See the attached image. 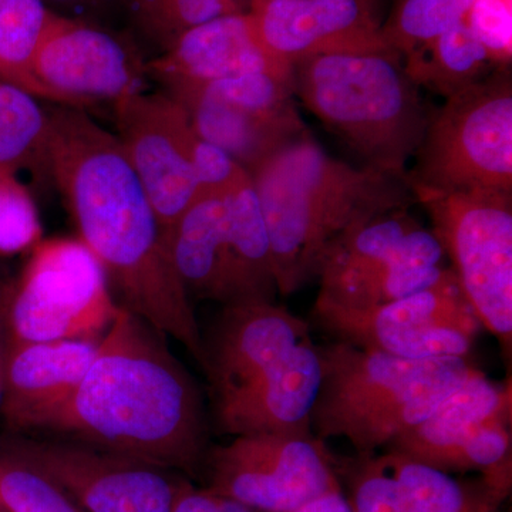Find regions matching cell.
I'll return each instance as SVG.
<instances>
[{
	"mask_svg": "<svg viewBox=\"0 0 512 512\" xmlns=\"http://www.w3.org/2000/svg\"><path fill=\"white\" fill-rule=\"evenodd\" d=\"M47 175L69 208L80 241L96 256L123 308L202 365L204 343L175 269L160 218L119 140L77 107L49 110Z\"/></svg>",
	"mask_w": 512,
	"mask_h": 512,
	"instance_id": "6da1fadb",
	"label": "cell"
},
{
	"mask_svg": "<svg viewBox=\"0 0 512 512\" xmlns=\"http://www.w3.org/2000/svg\"><path fill=\"white\" fill-rule=\"evenodd\" d=\"M165 339L119 306L86 375L36 430L194 473L207 456L204 402Z\"/></svg>",
	"mask_w": 512,
	"mask_h": 512,
	"instance_id": "7a4b0ae2",
	"label": "cell"
},
{
	"mask_svg": "<svg viewBox=\"0 0 512 512\" xmlns=\"http://www.w3.org/2000/svg\"><path fill=\"white\" fill-rule=\"evenodd\" d=\"M188 295L224 305L274 302L271 245L254 184L204 195L165 234Z\"/></svg>",
	"mask_w": 512,
	"mask_h": 512,
	"instance_id": "52a82bcc",
	"label": "cell"
},
{
	"mask_svg": "<svg viewBox=\"0 0 512 512\" xmlns=\"http://www.w3.org/2000/svg\"><path fill=\"white\" fill-rule=\"evenodd\" d=\"M264 215L276 288L292 295L336 242L384 212L409 207L407 175L356 168L329 156L311 133L275 151L251 173Z\"/></svg>",
	"mask_w": 512,
	"mask_h": 512,
	"instance_id": "3957f363",
	"label": "cell"
},
{
	"mask_svg": "<svg viewBox=\"0 0 512 512\" xmlns=\"http://www.w3.org/2000/svg\"><path fill=\"white\" fill-rule=\"evenodd\" d=\"M52 9L45 0H0V80L49 101L32 74V60Z\"/></svg>",
	"mask_w": 512,
	"mask_h": 512,
	"instance_id": "484cf974",
	"label": "cell"
},
{
	"mask_svg": "<svg viewBox=\"0 0 512 512\" xmlns=\"http://www.w3.org/2000/svg\"><path fill=\"white\" fill-rule=\"evenodd\" d=\"M117 311L104 269L80 239H42L10 282L8 342L92 340Z\"/></svg>",
	"mask_w": 512,
	"mask_h": 512,
	"instance_id": "8fae6325",
	"label": "cell"
},
{
	"mask_svg": "<svg viewBox=\"0 0 512 512\" xmlns=\"http://www.w3.org/2000/svg\"><path fill=\"white\" fill-rule=\"evenodd\" d=\"M407 173L410 188L433 192L512 191V82L497 67L448 97L429 124Z\"/></svg>",
	"mask_w": 512,
	"mask_h": 512,
	"instance_id": "ba28073f",
	"label": "cell"
},
{
	"mask_svg": "<svg viewBox=\"0 0 512 512\" xmlns=\"http://www.w3.org/2000/svg\"><path fill=\"white\" fill-rule=\"evenodd\" d=\"M0 512H84L45 474L0 450Z\"/></svg>",
	"mask_w": 512,
	"mask_h": 512,
	"instance_id": "4316f807",
	"label": "cell"
},
{
	"mask_svg": "<svg viewBox=\"0 0 512 512\" xmlns=\"http://www.w3.org/2000/svg\"><path fill=\"white\" fill-rule=\"evenodd\" d=\"M461 20L448 0H397L382 30L389 46L403 57Z\"/></svg>",
	"mask_w": 512,
	"mask_h": 512,
	"instance_id": "83f0119b",
	"label": "cell"
},
{
	"mask_svg": "<svg viewBox=\"0 0 512 512\" xmlns=\"http://www.w3.org/2000/svg\"><path fill=\"white\" fill-rule=\"evenodd\" d=\"M50 113L22 87L0 80V171L47 174Z\"/></svg>",
	"mask_w": 512,
	"mask_h": 512,
	"instance_id": "cb8c5ba5",
	"label": "cell"
},
{
	"mask_svg": "<svg viewBox=\"0 0 512 512\" xmlns=\"http://www.w3.org/2000/svg\"><path fill=\"white\" fill-rule=\"evenodd\" d=\"M32 74L49 101L82 110L144 92L148 77L136 46L53 10L33 55Z\"/></svg>",
	"mask_w": 512,
	"mask_h": 512,
	"instance_id": "e0dca14e",
	"label": "cell"
},
{
	"mask_svg": "<svg viewBox=\"0 0 512 512\" xmlns=\"http://www.w3.org/2000/svg\"><path fill=\"white\" fill-rule=\"evenodd\" d=\"M292 89L365 167L407 175L430 114L404 72L402 55L384 50L309 57L293 64Z\"/></svg>",
	"mask_w": 512,
	"mask_h": 512,
	"instance_id": "8992f818",
	"label": "cell"
},
{
	"mask_svg": "<svg viewBox=\"0 0 512 512\" xmlns=\"http://www.w3.org/2000/svg\"><path fill=\"white\" fill-rule=\"evenodd\" d=\"M46 5L56 6L62 10L94 9L106 3L107 0H45Z\"/></svg>",
	"mask_w": 512,
	"mask_h": 512,
	"instance_id": "e575fe53",
	"label": "cell"
},
{
	"mask_svg": "<svg viewBox=\"0 0 512 512\" xmlns=\"http://www.w3.org/2000/svg\"><path fill=\"white\" fill-rule=\"evenodd\" d=\"M39 211L16 174L0 171V254L29 251L42 241Z\"/></svg>",
	"mask_w": 512,
	"mask_h": 512,
	"instance_id": "f1b7e54d",
	"label": "cell"
},
{
	"mask_svg": "<svg viewBox=\"0 0 512 512\" xmlns=\"http://www.w3.org/2000/svg\"><path fill=\"white\" fill-rule=\"evenodd\" d=\"M202 343L201 367L224 433L313 434L322 365L306 320L275 302L231 303Z\"/></svg>",
	"mask_w": 512,
	"mask_h": 512,
	"instance_id": "277c9868",
	"label": "cell"
},
{
	"mask_svg": "<svg viewBox=\"0 0 512 512\" xmlns=\"http://www.w3.org/2000/svg\"><path fill=\"white\" fill-rule=\"evenodd\" d=\"M367 2L373 3V5H376L377 0H367Z\"/></svg>",
	"mask_w": 512,
	"mask_h": 512,
	"instance_id": "d590c367",
	"label": "cell"
},
{
	"mask_svg": "<svg viewBox=\"0 0 512 512\" xmlns=\"http://www.w3.org/2000/svg\"><path fill=\"white\" fill-rule=\"evenodd\" d=\"M0 450L45 474L84 512H171L185 484L167 468L63 437L9 434Z\"/></svg>",
	"mask_w": 512,
	"mask_h": 512,
	"instance_id": "5bb4252c",
	"label": "cell"
},
{
	"mask_svg": "<svg viewBox=\"0 0 512 512\" xmlns=\"http://www.w3.org/2000/svg\"><path fill=\"white\" fill-rule=\"evenodd\" d=\"M313 316L340 342L406 359L467 357L481 328L456 275L366 309L343 308L316 298Z\"/></svg>",
	"mask_w": 512,
	"mask_h": 512,
	"instance_id": "4fadbf2b",
	"label": "cell"
},
{
	"mask_svg": "<svg viewBox=\"0 0 512 512\" xmlns=\"http://www.w3.org/2000/svg\"><path fill=\"white\" fill-rule=\"evenodd\" d=\"M429 211L457 284L480 325L512 345V198L500 190L412 191Z\"/></svg>",
	"mask_w": 512,
	"mask_h": 512,
	"instance_id": "9c48e42d",
	"label": "cell"
},
{
	"mask_svg": "<svg viewBox=\"0 0 512 512\" xmlns=\"http://www.w3.org/2000/svg\"><path fill=\"white\" fill-rule=\"evenodd\" d=\"M210 478V490L261 512H295L342 491L325 441L315 434L235 436L211 451Z\"/></svg>",
	"mask_w": 512,
	"mask_h": 512,
	"instance_id": "2e32d148",
	"label": "cell"
},
{
	"mask_svg": "<svg viewBox=\"0 0 512 512\" xmlns=\"http://www.w3.org/2000/svg\"><path fill=\"white\" fill-rule=\"evenodd\" d=\"M150 79L164 90L268 73L292 80V67L265 49L248 13L222 16L188 30L147 60Z\"/></svg>",
	"mask_w": 512,
	"mask_h": 512,
	"instance_id": "44dd1931",
	"label": "cell"
},
{
	"mask_svg": "<svg viewBox=\"0 0 512 512\" xmlns=\"http://www.w3.org/2000/svg\"><path fill=\"white\" fill-rule=\"evenodd\" d=\"M171 512H255L247 505L210 490H195L185 483Z\"/></svg>",
	"mask_w": 512,
	"mask_h": 512,
	"instance_id": "1f68e13d",
	"label": "cell"
},
{
	"mask_svg": "<svg viewBox=\"0 0 512 512\" xmlns=\"http://www.w3.org/2000/svg\"><path fill=\"white\" fill-rule=\"evenodd\" d=\"M318 350L322 379L312 433L348 440L359 456L392 444L481 372L467 357L406 359L340 340Z\"/></svg>",
	"mask_w": 512,
	"mask_h": 512,
	"instance_id": "5b68a950",
	"label": "cell"
},
{
	"mask_svg": "<svg viewBox=\"0 0 512 512\" xmlns=\"http://www.w3.org/2000/svg\"><path fill=\"white\" fill-rule=\"evenodd\" d=\"M348 501L353 512H497L501 504L481 481L460 483L394 448L359 456Z\"/></svg>",
	"mask_w": 512,
	"mask_h": 512,
	"instance_id": "ffe728a7",
	"label": "cell"
},
{
	"mask_svg": "<svg viewBox=\"0 0 512 512\" xmlns=\"http://www.w3.org/2000/svg\"><path fill=\"white\" fill-rule=\"evenodd\" d=\"M187 113L197 136L227 151L249 174L295 138L309 133L292 80L268 73L163 90Z\"/></svg>",
	"mask_w": 512,
	"mask_h": 512,
	"instance_id": "9a60e30c",
	"label": "cell"
},
{
	"mask_svg": "<svg viewBox=\"0 0 512 512\" xmlns=\"http://www.w3.org/2000/svg\"><path fill=\"white\" fill-rule=\"evenodd\" d=\"M466 23L495 66L508 67L512 57V0H476Z\"/></svg>",
	"mask_w": 512,
	"mask_h": 512,
	"instance_id": "f546056e",
	"label": "cell"
},
{
	"mask_svg": "<svg viewBox=\"0 0 512 512\" xmlns=\"http://www.w3.org/2000/svg\"><path fill=\"white\" fill-rule=\"evenodd\" d=\"M403 67L417 87L448 99L497 69L466 20L403 56Z\"/></svg>",
	"mask_w": 512,
	"mask_h": 512,
	"instance_id": "603a6c76",
	"label": "cell"
},
{
	"mask_svg": "<svg viewBox=\"0 0 512 512\" xmlns=\"http://www.w3.org/2000/svg\"><path fill=\"white\" fill-rule=\"evenodd\" d=\"M511 393L510 380L493 383L480 372L390 446L443 473L480 474L503 503L512 485Z\"/></svg>",
	"mask_w": 512,
	"mask_h": 512,
	"instance_id": "7c38bea8",
	"label": "cell"
},
{
	"mask_svg": "<svg viewBox=\"0 0 512 512\" xmlns=\"http://www.w3.org/2000/svg\"><path fill=\"white\" fill-rule=\"evenodd\" d=\"M295 512H353L342 491H333L309 501Z\"/></svg>",
	"mask_w": 512,
	"mask_h": 512,
	"instance_id": "d6a6232c",
	"label": "cell"
},
{
	"mask_svg": "<svg viewBox=\"0 0 512 512\" xmlns=\"http://www.w3.org/2000/svg\"><path fill=\"white\" fill-rule=\"evenodd\" d=\"M138 35L165 52L188 30L237 13H248L252 0H117ZM156 55V56H157Z\"/></svg>",
	"mask_w": 512,
	"mask_h": 512,
	"instance_id": "d4e9b609",
	"label": "cell"
},
{
	"mask_svg": "<svg viewBox=\"0 0 512 512\" xmlns=\"http://www.w3.org/2000/svg\"><path fill=\"white\" fill-rule=\"evenodd\" d=\"M443 256L409 207L384 212L333 245L320 266L318 299L352 309L396 301L454 276Z\"/></svg>",
	"mask_w": 512,
	"mask_h": 512,
	"instance_id": "30bf717a",
	"label": "cell"
},
{
	"mask_svg": "<svg viewBox=\"0 0 512 512\" xmlns=\"http://www.w3.org/2000/svg\"><path fill=\"white\" fill-rule=\"evenodd\" d=\"M249 16L265 49L291 67L309 57L393 50L367 0H252Z\"/></svg>",
	"mask_w": 512,
	"mask_h": 512,
	"instance_id": "d6986e66",
	"label": "cell"
},
{
	"mask_svg": "<svg viewBox=\"0 0 512 512\" xmlns=\"http://www.w3.org/2000/svg\"><path fill=\"white\" fill-rule=\"evenodd\" d=\"M113 109L117 140L167 234L200 197L192 168L194 128L164 92L131 94Z\"/></svg>",
	"mask_w": 512,
	"mask_h": 512,
	"instance_id": "ac0fdd59",
	"label": "cell"
},
{
	"mask_svg": "<svg viewBox=\"0 0 512 512\" xmlns=\"http://www.w3.org/2000/svg\"><path fill=\"white\" fill-rule=\"evenodd\" d=\"M97 342H8L0 413L12 429L35 431L73 393L96 356Z\"/></svg>",
	"mask_w": 512,
	"mask_h": 512,
	"instance_id": "7402d4cb",
	"label": "cell"
},
{
	"mask_svg": "<svg viewBox=\"0 0 512 512\" xmlns=\"http://www.w3.org/2000/svg\"><path fill=\"white\" fill-rule=\"evenodd\" d=\"M10 282H0V404H2L3 375H5L6 346H8V328H6V311H8Z\"/></svg>",
	"mask_w": 512,
	"mask_h": 512,
	"instance_id": "836d02e7",
	"label": "cell"
},
{
	"mask_svg": "<svg viewBox=\"0 0 512 512\" xmlns=\"http://www.w3.org/2000/svg\"><path fill=\"white\" fill-rule=\"evenodd\" d=\"M192 168L200 197L227 194L251 178V174L227 151L197 133L192 141Z\"/></svg>",
	"mask_w": 512,
	"mask_h": 512,
	"instance_id": "4dcf8cb0",
	"label": "cell"
}]
</instances>
